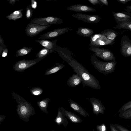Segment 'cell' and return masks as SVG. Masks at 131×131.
Listing matches in <instances>:
<instances>
[{"label": "cell", "instance_id": "obj_1", "mask_svg": "<svg viewBox=\"0 0 131 131\" xmlns=\"http://www.w3.org/2000/svg\"><path fill=\"white\" fill-rule=\"evenodd\" d=\"M67 63L72 68L74 72L81 78L83 87L87 86L94 89H101V87L99 80L72 57Z\"/></svg>", "mask_w": 131, "mask_h": 131}, {"label": "cell", "instance_id": "obj_2", "mask_svg": "<svg viewBox=\"0 0 131 131\" xmlns=\"http://www.w3.org/2000/svg\"><path fill=\"white\" fill-rule=\"evenodd\" d=\"M13 98L17 103L16 110L19 118L26 122L29 121L30 117L34 115V109L30 104L14 92L12 93Z\"/></svg>", "mask_w": 131, "mask_h": 131}, {"label": "cell", "instance_id": "obj_3", "mask_svg": "<svg viewBox=\"0 0 131 131\" xmlns=\"http://www.w3.org/2000/svg\"><path fill=\"white\" fill-rule=\"evenodd\" d=\"M90 60L92 64L99 72L107 75L113 72L117 63L116 61L104 62L99 60L95 55H91Z\"/></svg>", "mask_w": 131, "mask_h": 131}, {"label": "cell", "instance_id": "obj_4", "mask_svg": "<svg viewBox=\"0 0 131 131\" xmlns=\"http://www.w3.org/2000/svg\"><path fill=\"white\" fill-rule=\"evenodd\" d=\"M90 41L89 46L93 48H99L103 46L111 45L114 43V40H110L100 33L93 35L90 37Z\"/></svg>", "mask_w": 131, "mask_h": 131}, {"label": "cell", "instance_id": "obj_5", "mask_svg": "<svg viewBox=\"0 0 131 131\" xmlns=\"http://www.w3.org/2000/svg\"><path fill=\"white\" fill-rule=\"evenodd\" d=\"M30 23L42 26H47L57 24H59L62 23L63 20L60 18L50 16L34 18Z\"/></svg>", "mask_w": 131, "mask_h": 131}, {"label": "cell", "instance_id": "obj_6", "mask_svg": "<svg viewBox=\"0 0 131 131\" xmlns=\"http://www.w3.org/2000/svg\"><path fill=\"white\" fill-rule=\"evenodd\" d=\"M89 49L94 52L95 56L107 61L115 60L113 54L109 49L103 48H93L90 47Z\"/></svg>", "mask_w": 131, "mask_h": 131}, {"label": "cell", "instance_id": "obj_7", "mask_svg": "<svg viewBox=\"0 0 131 131\" xmlns=\"http://www.w3.org/2000/svg\"><path fill=\"white\" fill-rule=\"evenodd\" d=\"M41 60L38 58L34 60H21L17 62L13 66V68L16 71L22 72L35 65Z\"/></svg>", "mask_w": 131, "mask_h": 131}, {"label": "cell", "instance_id": "obj_8", "mask_svg": "<svg viewBox=\"0 0 131 131\" xmlns=\"http://www.w3.org/2000/svg\"><path fill=\"white\" fill-rule=\"evenodd\" d=\"M50 26H42L29 22L26 27L25 32L28 36L32 37L43 31Z\"/></svg>", "mask_w": 131, "mask_h": 131}, {"label": "cell", "instance_id": "obj_9", "mask_svg": "<svg viewBox=\"0 0 131 131\" xmlns=\"http://www.w3.org/2000/svg\"><path fill=\"white\" fill-rule=\"evenodd\" d=\"M72 30V28L68 27L56 29L39 35L38 39L41 40L51 39L57 37Z\"/></svg>", "mask_w": 131, "mask_h": 131}, {"label": "cell", "instance_id": "obj_10", "mask_svg": "<svg viewBox=\"0 0 131 131\" xmlns=\"http://www.w3.org/2000/svg\"><path fill=\"white\" fill-rule=\"evenodd\" d=\"M120 50L121 53L124 57L131 56V40L126 35L122 37Z\"/></svg>", "mask_w": 131, "mask_h": 131}, {"label": "cell", "instance_id": "obj_11", "mask_svg": "<svg viewBox=\"0 0 131 131\" xmlns=\"http://www.w3.org/2000/svg\"><path fill=\"white\" fill-rule=\"evenodd\" d=\"M72 16L77 20L88 23H97L102 19L99 15H89L77 13L72 14Z\"/></svg>", "mask_w": 131, "mask_h": 131}, {"label": "cell", "instance_id": "obj_12", "mask_svg": "<svg viewBox=\"0 0 131 131\" xmlns=\"http://www.w3.org/2000/svg\"><path fill=\"white\" fill-rule=\"evenodd\" d=\"M89 100L93 107V112L94 114L98 116L99 113L104 114L106 108L99 100L94 97L90 98Z\"/></svg>", "mask_w": 131, "mask_h": 131}, {"label": "cell", "instance_id": "obj_13", "mask_svg": "<svg viewBox=\"0 0 131 131\" xmlns=\"http://www.w3.org/2000/svg\"><path fill=\"white\" fill-rule=\"evenodd\" d=\"M112 13L114 21L117 23L131 22V13L125 11L112 12Z\"/></svg>", "mask_w": 131, "mask_h": 131}, {"label": "cell", "instance_id": "obj_14", "mask_svg": "<svg viewBox=\"0 0 131 131\" xmlns=\"http://www.w3.org/2000/svg\"><path fill=\"white\" fill-rule=\"evenodd\" d=\"M65 110V109L62 106L59 108L54 121L58 125L62 124L66 127L68 125L69 123L66 117Z\"/></svg>", "mask_w": 131, "mask_h": 131}, {"label": "cell", "instance_id": "obj_15", "mask_svg": "<svg viewBox=\"0 0 131 131\" xmlns=\"http://www.w3.org/2000/svg\"><path fill=\"white\" fill-rule=\"evenodd\" d=\"M67 10L77 12H94L96 10L93 8L82 4H76L70 6L66 8Z\"/></svg>", "mask_w": 131, "mask_h": 131}, {"label": "cell", "instance_id": "obj_16", "mask_svg": "<svg viewBox=\"0 0 131 131\" xmlns=\"http://www.w3.org/2000/svg\"><path fill=\"white\" fill-rule=\"evenodd\" d=\"M68 101L70 107L71 108L85 117H89L88 112L78 103L70 99Z\"/></svg>", "mask_w": 131, "mask_h": 131}, {"label": "cell", "instance_id": "obj_17", "mask_svg": "<svg viewBox=\"0 0 131 131\" xmlns=\"http://www.w3.org/2000/svg\"><path fill=\"white\" fill-rule=\"evenodd\" d=\"M35 41L40 43L45 48L51 50L54 52L57 47V40L50 41L46 39H42L36 40Z\"/></svg>", "mask_w": 131, "mask_h": 131}, {"label": "cell", "instance_id": "obj_18", "mask_svg": "<svg viewBox=\"0 0 131 131\" xmlns=\"http://www.w3.org/2000/svg\"><path fill=\"white\" fill-rule=\"evenodd\" d=\"M82 82L80 77L77 74H73L68 79L67 83L68 86L71 87H75Z\"/></svg>", "mask_w": 131, "mask_h": 131}, {"label": "cell", "instance_id": "obj_19", "mask_svg": "<svg viewBox=\"0 0 131 131\" xmlns=\"http://www.w3.org/2000/svg\"><path fill=\"white\" fill-rule=\"evenodd\" d=\"M94 33V31L92 29L83 27L78 28L77 30L76 31V33L79 35L90 38Z\"/></svg>", "mask_w": 131, "mask_h": 131}, {"label": "cell", "instance_id": "obj_20", "mask_svg": "<svg viewBox=\"0 0 131 131\" xmlns=\"http://www.w3.org/2000/svg\"><path fill=\"white\" fill-rule=\"evenodd\" d=\"M100 34L104 35L108 39L112 40H114L119 34V33L115 31L108 29L101 31Z\"/></svg>", "mask_w": 131, "mask_h": 131}, {"label": "cell", "instance_id": "obj_21", "mask_svg": "<svg viewBox=\"0 0 131 131\" xmlns=\"http://www.w3.org/2000/svg\"><path fill=\"white\" fill-rule=\"evenodd\" d=\"M65 111L66 117L71 122L75 123H79L83 121L79 116L72 112L68 111L66 110Z\"/></svg>", "mask_w": 131, "mask_h": 131}, {"label": "cell", "instance_id": "obj_22", "mask_svg": "<svg viewBox=\"0 0 131 131\" xmlns=\"http://www.w3.org/2000/svg\"><path fill=\"white\" fill-rule=\"evenodd\" d=\"M64 66V64L57 63L52 67L47 69L45 71V75H48L55 73L62 69Z\"/></svg>", "mask_w": 131, "mask_h": 131}, {"label": "cell", "instance_id": "obj_23", "mask_svg": "<svg viewBox=\"0 0 131 131\" xmlns=\"http://www.w3.org/2000/svg\"><path fill=\"white\" fill-rule=\"evenodd\" d=\"M51 99L48 98H45L41 101H38L37 104L40 109L43 112L48 113L47 108L48 104Z\"/></svg>", "mask_w": 131, "mask_h": 131}, {"label": "cell", "instance_id": "obj_24", "mask_svg": "<svg viewBox=\"0 0 131 131\" xmlns=\"http://www.w3.org/2000/svg\"><path fill=\"white\" fill-rule=\"evenodd\" d=\"M23 9H21L15 11L10 15L6 16L7 18L10 20L16 21L22 17V12Z\"/></svg>", "mask_w": 131, "mask_h": 131}, {"label": "cell", "instance_id": "obj_25", "mask_svg": "<svg viewBox=\"0 0 131 131\" xmlns=\"http://www.w3.org/2000/svg\"><path fill=\"white\" fill-rule=\"evenodd\" d=\"M53 52L54 51L52 50L44 47L37 54L36 57L42 60L49 54Z\"/></svg>", "mask_w": 131, "mask_h": 131}, {"label": "cell", "instance_id": "obj_26", "mask_svg": "<svg viewBox=\"0 0 131 131\" xmlns=\"http://www.w3.org/2000/svg\"><path fill=\"white\" fill-rule=\"evenodd\" d=\"M32 49L30 47H23L16 51V56H21L28 54L31 52Z\"/></svg>", "mask_w": 131, "mask_h": 131}, {"label": "cell", "instance_id": "obj_27", "mask_svg": "<svg viewBox=\"0 0 131 131\" xmlns=\"http://www.w3.org/2000/svg\"><path fill=\"white\" fill-rule=\"evenodd\" d=\"M114 29H127L131 31V22H125L117 23L113 27Z\"/></svg>", "mask_w": 131, "mask_h": 131}, {"label": "cell", "instance_id": "obj_28", "mask_svg": "<svg viewBox=\"0 0 131 131\" xmlns=\"http://www.w3.org/2000/svg\"><path fill=\"white\" fill-rule=\"evenodd\" d=\"M119 116L121 118L131 120V108L119 113Z\"/></svg>", "mask_w": 131, "mask_h": 131}, {"label": "cell", "instance_id": "obj_29", "mask_svg": "<svg viewBox=\"0 0 131 131\" xmlns=\"http://www.w3.org/2000/svg\"><path fill=\"white\" fill-rule=\"evenodd\" d=\"M30 92L33 95L38 96L42 93L43 90L39 87H34L30 89Z\"/></svg>", "mask_w": 131, "mask_h": 131}, {"label": "cell", "instance_id": "obj_30", "mask_svg": "<svg viewBox=\"0 0 131 131\" xmlns=\"http://www.w3.org/2000/svg\"><path fill=\"white\" fill-rule=\"evenodd\" d=\"M33 12V10L30 5H29L27 6L25 13V16L26 19L29 20L32 17Z\"/></svg>", "mask_w": 131, "mask_h": 131}, {"label": "cell", "instance_id": "obj_31", "mask_svg": "<svg viewBox=\"0 0 131 131\" xmlns=\"http://www.w3.org/2000/svg\"><path fill=\"white\" fill-rule=\"evenodd\" d=\"M131 108V100L124 104L119 110L118 112L120 113Z\"/></svg>", "mask_w": 131, "mask_h": 131}, {"label": "cell", "instance_id": "obj_32", "mask_svg": "<svg viewBox=\"0 0 131 131\" xmlns=\"http://www.w3.org/2000/svg\"><path fill=\"white\" fill-rule=\"evenodd\" d=\"M96 129L97 131H107L106 126L104 123L100 125H97Z\"/></svg>", "mask_w": 131, "mask_h": 131}, {"label": "cell", "instance_id": "obj_33", "mask_svg": "<svg viewBox=\"0 0 131 131\" xmlns=\"http://www.w3.org/2000/svg\"><path fill=\"white\" fill-rule=\"evenodd\" d=\"M116 129L119 131H130L127 128L121 125L117 124H113Z\"/></svg>", "mask_w": 131, "mask_h": 131}, {"label": "cell", "instance_id": "obj_34", "mask_svg": "<svg viewBox=\"0 0 131 131\" xmlns=\"http://www.w3.org/2000/svg\"><path fill=\"white\" fill-rule=\"evenodd\" d=\"M93 5H95L99 4L101 6V3L99 0H88Z\"/></svg>", "mask_w": 131, "mask_h": 131}, {"label": "cell", "instance_id": "obj_35", "mask_svg": "<svg viewBox=\"0 0 131 131\" xmlns=\"http://www.w3.org/2000/svg\"><path fill=\"white\" fill-rule=\"evenodd\" d=\"M8 50L7 48L3 49L1 54L2 56L3 57H6L8 54Z\"/></svg>", "mask_w": 131, "mask_h": 131}, {"label": "cell", "instance_id": "obj_36", "mask_svg": "<svg viewBox=\"0 0 131 131\" xmlns=\"http://www.w3.org/2000/svg\"><path fill=\"white\" fill-rule=\"evenodd\" d=\"M31 6L32 8L36 9L37 6V2L34 0H31Z\"/></svg>", "mask_w": 131, "mask_h": 131}, {"label": "cell", "instance_id": "obj_37", "mask_svg": "<svg viewBox=\"0 0 131 131\" xmlns=\"http://www.w3.org/2000/svg\"><path fill=\"white\" fill-rule=\"evenodd\" d=\"M101 4V6L103 5H105L108 6V1L107 0H99Z\"/></svg>", "mask_w": 131, "mask_h": 131}, {"label": "cell", "instance_id": "obj_38", "mask_svg": "<svg viewBox=\"0 0 131 131\" xmlns=\"http://www.w3.org/2000/svg\"><path fill=\"white\" fill-rule=\"evenodd\" d=\"M110 127L111 131H119L116 129L113 125V124H110Z\"/></svg>", "mask_w": 131, "mask_h": 131}, {"label": "cell", "instance_id": "obj_39", "mask_svg": "<svg viewBox=\"0 0 131 131\" xmlns=\"http://www.w3.org/2000/svg\"><path fill=\"white\" fill-rule=\"evenodd\" d=\"M118 2L123 4H126L127 2L131 1V0H116Z\"/></svg>", "mask_w": 131, "mask_h": 131}, {"label": "cell", "instance_id": "obj_40", "mask_svg": "<svg viewBox=\"0 0 131 131\" xmlns=\"http://www.w3.org/2000/svg\"><path fill=\"white\" fill-rule=\"evenodd\" d=\"M124 9L126 12L131 13V5L126 6Z\"/></svg>", "mask_w": 131, "mask_h": 131}, {"label": "cell", "instance_id": "obj_41", "mask_svg": "<svg viewBox=\"0 0 131 131\" xmlns=\"http://www.w3.org/2000/svg\"><path fill=\"white\" fill-rule=\"evenodd\" d=\"M9 4L12 5H13L15 4L16 2L17 1H18V0H7Z\"/></svg>", "mask_w": 131, "mask_h": 131}, {"label": "cell", "instance_id": "obj_42", "mask_svg": "<svg viewBox=\"0 0 131 131\" xmlns=\"http://www.w3.org/2000/svg\"><path fill=\"white\" fill-rule=\"evenodd\" d=\"M6 116L4 115H0V124L1 122L6 118Z\"/></svg>", "mask_w": 131, "mask_h": 131}, {"label": "cell", "instance_id": "obj_43", "mask_svg": "<svg viewBox=\"0 0 131 131\" xmlns=\"http://www.w3.org/2000/svg\"><path fill=\"white\" fill-rule=\"evenodd\" d=\"M0 45H4V41L3 39V38H2L1 37V35H0Z\"/></svg>", "mask_w": 131, "mask_h": 131}, {"label": "cell", "instance_id": "obj_44", "mask_svg": "<svg viewBox=\"0 0 131 131\" xmlns=\"http://www.w3.org/2000/svg\"><path fill=\"white\" fill-rule=\"evenodd\" d=\"M92 131H95L94 129H93Z\"/></svg>", "mask_w": 131, "mask_h": 131}, {"label": "cell", "instance_id": "obj_45", "mask_svg": "<svg viewBox=\"0 0 131 131\" xmlns=\"http://www.w3.org/2000/svg\"><path fill=\"white\" fill-rule=\"evenodd\" d=\"M55 131L54 130H52V131Z\"/></svg>", "mask_w": 131, "mask_h": 131}, {"label": "cell", "instance_id": "obj_46", "mask_svg": "<svg viewBox=\"0 0 131 131\" xmlns=\"http://www.w3.org/2000/svg\"><path fill=\"white\" fill-rule=\"evenodd\" d=\"M130 73H131V72H130Z\"/></svg>", "mask_w": 131, "mask_h": 131}]
</instances>
